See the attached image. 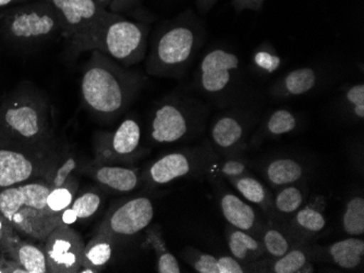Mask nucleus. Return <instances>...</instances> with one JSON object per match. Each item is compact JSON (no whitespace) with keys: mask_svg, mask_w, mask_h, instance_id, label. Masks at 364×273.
<instances>
[{"mask_svg":"<svg viewBox=\"0 0 364 273\" xmlns=\"http://www.w3.org/2000/svg\"><path fill=\"white\" fill-rule=\"evenodd\" d=\"M103 204V195L97 191H87L75 197L70 207L77 213V219L85 220L93 217Z\"/></svg>","mask_w":364,"mask_h":273,"instance_id":"f704fd0d","label":"nucleus"},{"mask_svg":"<svg viewBox=\"0 0 364 273\" xmlns=\"http://www.w3.org/2000/svg\"><path fill=\"white\" fill-rule=\"evenodd\" d=\"M240 73V59L232 50L213 47L205 52L196 69L194 85L208 99H226L236 85Z\"/></svg>","mask_w":364,"mask_h":273,"instance_id":"9b49d317","label":"nucleus"},{"mask_svg":"<svg viewBox=\"0 0 364 273\" xmlns=\"http://www.w3.org/2000/svg\"><path fill=\"white\" fill-rule=\"evenodd\" d=\"M341 227L343 232L349 236L364 235V197L363 195H355L346 203L341 216Z\"/></svg>","mask_w":364,"mask_h":273,"instance_id":"473e14b6","label":"nucleus"},{"mask_svg":"<svg viewBox=\"0 0 364 273\" xmlns=\"http://www.w3.org/2000/svg\"><path fill=\"white\" fill-rule=\"evenodd\" d=\"M220 162V157L208 143L171 150L157 157L141 170L142 184L147 189H155L179 179H210L218 174Z\"/></svg>","mask_w":364,"mask_h":273,"instance_id":"39448f33","label":"nucleus"},{"mask_svg":"<svg viewBox=\"0 0 364 273\" xmlns=\"http://www.w3.org/2000/svg\"><path fill=\"white\" fill-rule=\"evenodd\" d=\"M49 191L50 187L44 180L31 181L0 189V216L9 224L12 217L26 208L47 211L46 199Z\"/></svg>","mask_w":364,"mask_h":273,"instance_id":"f3484780","label":"nucleus"},{"mask_svg":"<svg viewBox=\"0 0 364 273\" xmlns=\"http://www.w3.org/2000/svg\"><path fill=\"white\" fill-rule=\"evenodd\" d=\"M265 0H232V7L238 12L262 11Z\"/></svg>","mask_w":364,"mask_h":273,"instance_id":"ea45409f","label":"nucleus"},{"mask_svg":"<svg viewBox=\"0 0 364 273\" xmlns=\"http://www.w3.org/2000/svg\"><path fill=\"white\" fill-rule=\"evenodd\" d=\"M80 175L89 177L110 194H127L143 185L141 170L134 166L95 164L91 160L83 166Z\"/></svg>","mask_w":364,"mask_h":273,"instance_id":"dca6fc26","label":"nucleus"},{"mask_svg":"<svg viewBox=\"0 0 364 273\" xmlns=\"http://www.w3.org/2000/svg\"><path fill=\"white\" fill-rule=\"evenodd\" d=\"M218 1V0H196V7L203 13L210 11Z\"/></svg>","mask_w":364,"mask_h":273,"instance_id":"79ce46f5","label":"nucleus"},{"mask_svg":"<svg viewBox=\"0 0 364 273\" xmlns=\"http://www.w3.org/2000/svg\"><path fill=\"white\" fill-rule=\"evenodd\" d=\"M262 177L273 189L306 180L308 169L291 157H277L265 162L261 169Z\"/></svg>","mask_w":364,"mask_h":273,"instance_id":"4be33fe9","label":"nucleus"},{"mask_svg":"<svg viewBox=\"0 0 364 273\" xmlns=\"http://www.w3.org/2000/svg\"><path fill=\"white\" fill-rule=\"evenodd\" d=\"M316 244L300 242L277 260H263L252 262V272L313 273L316 272Z\"/></svg>","mask_w":364,"mask_h":273,"instance_id":"a211bd4d","label":"nucleus"},{"mask_svg":"<svg viewBox=\"0 0 364 273\" xmlns=\"http://www.w3.org/2000/svg\"><path fill=\"white\" fill-rule=\"evenodd\" d=\"M145 83L142 73L120 66L100 50H91L80 82L82 104L94 118L110 123L126 113Z\"/></svg>","mask_w":364,"mask_h":273,"instance_id":"f257e3e1","label":"nucleus"},{"mask_svg":"<svg viewBox=\"0 0 364 273\" xmlns=\"http://www.w3.org/2000/svg\"><path fill=\"white\" fill-rule=\"evenodd\" d=\"M326 197L316 195L292 216L287 227L302 242L313 243L326 228Z\"/></svg>","mask_w":364,"mask_h":273,"instance_id":"6ab92c4d","label":"nucleus"},{"mask_svg":"<svg viewBox=\"0 0 364 273\" xmlns=\"http://www.w3.org/2000/svg\"><path fill=\"white\" fill-rule=\"evenodd\" d=\"M308 199L309 189L306 181L276 189L273 201L274 219L287 223Z\"/></svg>","mask_w":364,"mask_h":273,"instance_id":"c85d7f7f","label":"nucleus"},{"mask_svg":"<svg viewBox=\"0 0 364 273\" xmlns=\"http://www.w3.org/2000/svg\"><path fill=\"white\" fill-rule=\"evenodd\" d=\"M79 189L77 177L71 179L63 186L50 189L46 199L47 211L53 215H60L65 208L70 207Z\"/></svg>","mask_w":364,"mask_h":273,"instance_id":"72a5a7b5","label":"nucleus"},{"mask_svg":"<svg viewBox=\"0 0 364 273\" xmlns=\"http://www.w3.org/2000/svg\"><path fill=\"white\" fill-rule=\"evenodd\" d=\"M58 14L63 38L70 57L91 52L112 11L100 7L94 0H46Z\"/></svg>","mask_w":364,"mask_h":273,"instance_id":"0eeeda50","label":"nucleus"},{"mask_svg":"<svg viewBox=\"0 0 364 273\" xmlns=\"http://www.w3.org/2000/svg\"><path fill=\"white\" fill-rule=\"evenodd\" d=\"M154 213V205L150 197L144 195L131 197L112 209L98 224L96 232H103L116 242L132 238L152 223Z\"/></svg>","mask_w":364,"mask_h":273,"instance_id":"f8f14e48","label":"nucleus"},{"mask_svg":"<svg viewBox=\"0 0 364 273\" xmlns=\"http://www.w3.org/2000/svg\"><path fill=\"white\" fill-rule=\"evenodd\" d=\"M150 30L149 23L112 12L96 36L92 50H100L120 66L131 68L146 58Z\"/></svg>","mask_w":364,"mask_h":273,"instance_id":"423d86ee","label":"nucleus"},{"mask_svg":"<svg viewBox=\"0 0 364 273\" xmlns=\"http://www.w3.org/2000/svg\"><path fill=\"white\" fill-rule=\"evenodd\" d=\"M142 248L153 250V252H154L157 273L181 272L179 262L167 247L166 240L164 238L161 224L151 223L145 229Z\"/></svg>","mask_w":364,"mask_h":273,"instance_id":"7c9ffc66","label":"nucleus"},{"mask_svg":"<svg viewBox=\"0 0 364 273\" xmlns=\"http://www.w3.org/2000/svg\"><path fill=\"white\" fill-rule=\"evenodd\" d=\"M57 150H36L0 138V189L43 180Z\"/></svg>","mask_w":364,"mask_h":273,"instance_id":"1a4fd4ad","label":"nucleus"},{"mask_svg":"<svg viewBox=\"0 0 364 273\" xmlns=\"http://www.w3.org/2000/svg\"><path fill=\"white\" fill-rule=\"evenodd\" d=\"M141 7H142V0H112L108 11L124 14H124L134 16L136 17L138 21L145 22V23L152 21L149 19V16L145 12L139 10Z\"/></svg>","mask_w":364,"mask_h":273,"instance_id":"4c0bfd02","label":"nucleus"},{"mask_svg":"<svg viewBox=\"0 0 364 273\" xmlns=\"http://www.w3.org/2000/svg\"><path fill=\"white\" fill-rule=\"evenodd\" d=\"M316 250L318 262H327L346 271H359L363 269V238L350 236L325 247L316 245Z\"/></svg>","mask_w":364,"mask_h":273,"instance_id":"aec40b11","label":"nucleus"},{"mask_svg":"<svg viewBox=\"0 0 364 273\" xmlns=\"http://www.w3.org/2000/svg\"><path fill=\"white\" fill-rule=\"evenodd\" d=\"M0 138L41 150H55L52 106L44 94L24 87L0 105Z\"/></svg>","mask_w":364,"mask_h":273,"instance_id":"7ed1b4c3","label":"nucleus"},{"mask_svg":"<svg viewBox=\"0 0 364 273\" xmlns=\"http://www.w3.org/2000/svg\"><path fill=\"white\" fill-rule=\"evenodd\" d=\"M180 256L198 273L252 272V264L239 262L230 255L216 257L192 246H187L181 250Z\"/></svg>","mask_w":364,"mask_h":273,"instance_id":"412c9836","label":"nucleus"},{"mask_svg":"<svg viewBox=\"0 0 364 273\" xmlns=\"http://www.w3.org/2000/svg\"><path fill=\"white\" fill-rule=\"evenodd\" d=\"M259 240L267 260H277L302 242L290 231L287 223L276 219L267 220L259 234Z\"/></svg>","mask_w":364,"mask_h":273,"instance_id":"5701e85b","label":"nucleus"},{"mask_svg":"<svg viewBox=\"0 0 364 273\" xmlns=\"http://www.w3.org/2000/svg\"><path fill=\"white\" fill-rule=\"evenodd\" d=\"M11 255L26 273H47L46 256L44 248L23 240H16L11 244Z\"/></svg>","mask_w":364,"mask_h":273,"instance_id":"2f4dec72","label":"nucleus"},{"mask_svg":"<svg viewBox=\"0 0 364 273\" xmlns=\"http://www.w3.org/2000/svg\"><path fill=\"white\" fill-rule=\"evenodd\" d=\"M225 180L238 191L243 199L259 208L267 219H274V193L255 175L247 174Z\"/></svg>","mask_w":364,"mask_h":273,"instance_id":"393cba45","label":"nucleus"},{"mask_svg":"<svg viewBox=\"0 0 364 273\" xmlns=\"http://www.w3.org/2000/svg\"><path fill=\"white\" fill-rule=\"evenodd\" d=\"M226 242L229 255L245 264H252L265 258L263 244L257 236L227 225Z\"/></svg>","mask_w":364,"mask_h":273,"instance_id":"cd10ccee","label":"nucleus"},{"mask_svg":"<svg viewBox=\"0 0 364 273\" xmlns=\"http://www.w3.org/2000/svg\"><path fill=\"white\" fill-rule=\"evenodd\" d=\"M205 40V28L193 12L159 26L151 40L145 71L151 77L179 79L187 72Z\"/></svg>","mask_w":364,"mask_h":273,"instance_id":"f03ea898","label":"nucleus"},{"mask_svg":"<svg viewBox=\"0 0 364 273\" xmlns=\"http://www.w3.org/2000/svg\"><path fill=\"white\" fill-rule=\"evenodd\" d=\"M318 79V73L313 68L304 67L296 69L276 81L272 85L269 93L277 99L299 97L316 89Z\"/></svg>","mask_w":364,"mask_h":273,"instance_id":"bb28decb","label":"nucleus"},{"mask_svg":"<svg viewBox=\"0 0 364 273\" xmlns=\"http://www.w3.org/2000/svg\"><path fill=\"white\" fill-rule=\"evenodd\" d=\"M24 0H0V8L7 7L14 3H21Z\"/></svg>","mask_w":364,"mask_h":273,"instance_id":"a18cd8bd","label":"nucleus"},{"mask_svg":"<svg viewBox=\"0 0 364 273\" xmlns=\"http://www.w3.org/2000/svg\"><path fill=\"white\" fill-rule=\"evenodd\" d=\"M249 167L250 165L243 155L226 157V158H220L218 173L224 179L239 178L243 175L252 174Z\"/></svg>","mask_w":364,"mask_h":273,"instance_id":"e433bc0d","label":"nucleus"},{"mask_svg":"<svg viewBox=\"0 0 364 273\" xmlns=\"http://www.w3.org/2000/svg\"><path fill=\"white\" fill-rule=\"evenodd\" d=\"M59 219H60V224L68 225V227H71L73 224H75L79 220L77 219V213L71 207L65 208V211H61Z\"/></svg>","mask_w":364,"mask_h":273,"instance_id":"a19ab883","label":"nucleus"},{"mask_svg":"<svg viewBox=\"0 0 364 273\" xmlns=\"http://www.w3.org/2000/svg\"><path fill=\"white\" fill-rule=\"evenodd\" d=\"M0 34L20 45H34L63 38L60 19L46 0L7 10L0 16Z\"/></svg>","mask_w":364,"mask_h":273,"instance_id":"6e6552de","label":"nucleus"},{"mask_svg":"<svg viewBox=\"0 0 364 273\" xmlns=\"http://www.w3.org/2000/svg\"><path fill=\"white\" fill-rule=\"evenodd\" d=\"M87 160L70 148H58L52 166L43 180L50 189L63 186L81 172Z\"/></svg>","mask_w":364,"mask_h":273,"instance_id":"a878e982","label":"nucleus"},{"mask_svg":"<svg viewBox=\"0 0 364 273\" xmlns=\"http://www.w3.org/2000/svg\"><path fill=\"white\" fill-rule=\"evenodd\" d=\"M142 128L134 116H128L114 131L98 132L94 140L95 164L124 165L134 164L150 154L151 150L143 147Z\"/></svg>","mask_w":364,"mask_h":273,"instance_id":"9d476101","label":"nucleus"},{"mask_svg":"<svg viewBox=\"0 0 364 273\" xmlns=\"http://www.w3.org/2000/svg\"><path fill=\"white\" fill-rule=\"evenodd\" d=\"M346 103L350 108L353 117L360 121L364 120V84L351 85L345 94Z\"/></svg>","mask_w":364,"mask_h":273,"instance_id":"58836bf2","label":"nucleus"},{"mask_svg":"<svg viewBox=\"0 0 364 273\" xmlns=\"http://www.w3.org/2000/svg\"><path fill=\"white\" fill-rule=\"evenodd\" d=\"M298 126V119L288 109H277L261 124L247 140V150H257L264 142L291 133Z\"/></svg>","mask_w":364,"mask_h":273,"instance_id":"b1692460","label":"nucleus"},{"mask_svg":"<svg viewBox=\"0 0 364 273\" xmlns=\"http://www.w3.org/2000/svg\"><path fill=\"white\" fill-rule=\"evenodd\" d=\"M210 180L214 185L220 213L227 223L259 238L267 220V216L259 208L229 189L226 186V180L220 177V173L213 175Z\"/></svg>","mask_w":364,"mask_h":273,"instance_id":"2eb2a0df","label":"nucleus"},{"mask_svg":"<svg viewBox=\"0 0 364 273\" xmlns=\"http://www.w3.org/2000/svg\"><path fill=\"white\" fill-rule=\"evenodd\" d=\"M8 223L6 220L0 216V242L5 240L6 233H7Z\"/></svg>","mask_w":364,"mask_h":273,"instance_id":"37998d69","label":"nucleus"},{"mask_svg":"<svg viewBox=\"0 0 364 273\" xmlns=\"http://www.w3.org/2000/svg\"><path fill=\"white\" fill-rule=\"evenodd\" d=\"M252 62L255 68L261 72L273 74L282 67L283 60L278 56L272 45L264 43L253 52Z\"/></svg>","mask_w":364,"mask_h":273,"instance_id":"c9c22d12","label":"nucleus"},{"mask_svg":"<svg viewBox=\"0 0 364 273\" xmlns=\"http://www.w3.org/2000/svg\"><path fill=\"white\" fill-rule=\"evenodd\" d=\"M253 126L250 117L242 112L220 113L210 123L208 144L220 158L242 156Z\"/></svg>","mask_w":364,"mask_h":273,"instance_id":"ddd939ff","label":"nucleus"},{"mask_svg":"<svg viewBox=\"0 0 364 273\" xmlns=\"http://www.w3.org/2000/svg\"><path fill=\"white\" fill-rule=\"evenodd\" d=\"M94 1H95L100 7L105 10L109 9L110 3H112V0H94Z\"/></svg>","mask_w":364,"mask_h":273,"instance_id":"c03bdc74","label":"nucleus"},{"mask_svg":"<svg viewBox=\"0 0 364 273\" xmlns=\"http://www.w3.org/2000/svg\"><path fill=\"white\" fill-rule=\"evenodd\" d=\"M116 240L103 232L95 235L85 244L83 264L79 273H97L106 268L112 258Z\"/></svg>","mask_w":364,"mask_h":273,"instance_id":"c756f323","label":"nucleus"},{"mask_svg":"<svg viewBox=\"0 0 364 273\" xmlns=\"http://www.w3.org/2000/svg\"><path fill=\"white\" fill-rule=\"evenodd\" d=\"M210 108L185 93L159 99L147 119L146 140L152 146L173 145L198 140L208 128Z\"/></svg>","mask_w":364,"mask_h":273,"instance_id":"20e7f679","label":"nucleus"},{"mask_svg":"<svg viewBox=\"0 0 364 273\" xmlns=\"http://www.w3.org/2000/svg\"><path fill=\"white\" fill-rule=\"evenodd\" d=\"M85 247V240L75 229L63 224L57 225L44 242L48 272L79 273Z\"/></svg>","mask_w":364,"mask_h":273,"instance_id":"4468645a","label":"nucleus"}]
</instances>
